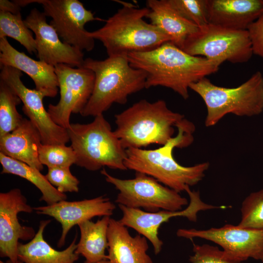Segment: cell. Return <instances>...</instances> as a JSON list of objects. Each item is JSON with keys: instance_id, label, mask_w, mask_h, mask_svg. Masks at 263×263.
I'll return each instance as SVG.
<instances>
[{"instance_id": "cell-1", "label": "cell", "mask_w": 263, "mask_h": 263, "mask_svg": "<svg viewBox=\"0 0 263 263\" xmlns=\"http://www.w3.org/2000/svg\"><path fill=\"white\" fill-rule=\"evenodd\" d=\"M131 66L147 74L145 88L170 89L186 100L192 83L216 72L219 66L207 58L190 55L170 41L153 50L127 55Z\"/></svg>"}, {"instance_id": "cell-2", "label": "cell", "mask_w": 263, "mask_h": 263, "mask_svg": "<svg viewBox=\"0 0 263 263\" xmlns=\"http://www.w3.org/2000/svg\"><path fill=\"white\" fill-rule=\"evenodd\" d=\"M122 4L102 27L87 33L102 43L108 56L147 52L171 41L168 35L143 19L150 12L149 8H139L125 2Z\"/></svg>"}, {"instance_id": "cell-3", "label": "cell", "mask_w": 263, "mask_h": 263, "mask_svg": "<svg viewBox=\"0 0 263 263\" xmlns=\"http://www.w3.org/2000/svg\"><path fill=\"white\" fill-rule=\"evenodd\" d=\"M83 67L95 75L93 93L80 113L83 116L103 114L113 103L125 104L130 95L145 88L146 73L131 66L127 55L102 60L87 58Z\"/></svg>"}, {"instance_id": "cell-4", "label": "cell", "mask_w": 263, "mask_h": 263, "mask_svg": "<svg viewBox=\"0 0 263 263\" xmlns=\"http://www.w3.org/2000/svg\"><path fill=\"white\" fill-rule=\"evenodd\" d=\"M114 117V132L126 150L165 145L174 137L173 127L185 116L170 110L164 100L150 102L141 99Z\"/></svg>"}, {"instance_id": "cell-5", "label": "cell", "mask_w": 263, "mask_h": 263, "mask_svg": "<svg viewBox=\"0 0 263 263\" xmlns=\"http://www.w3.org/2000/svg\"><path fill=\"white\" fill-rule=\"evenodd\" d=\"M189 145V138L183 130L165 145L154 150L130 148L126 150L124 165L127 169L152 177L163 185L178 192L185 191L187 187L197 184L205 176L209 163L205 162L192 166L181 165L174 159L175 148Z\"/></svg>"}, {"instance_id": "cell-6", "label": "cell", "mask_w": 263, "mask_h": 263, "mask_svg": "<svg viewBox=\"0 0 263 263\" xmlns=\"http://www.w3.org/2000/svg\"><path fill=\"white\" fill-rule=\"evenodd\" d=\"M67 131L78 166L90 171L104 167L127 170L124 165L126 149L103 114L94 117L89 123H71Z\"/></svg>"}, {"instance_id": "cell-7", "label": "cell", "mask_w": 263, "mask_h": 263, "mask_svg": "<svg viewBox=\"0 0 263 263\" xmlns=\"http://www.w3.org/2000/svg\"><path fill=\"white\" fill-rule=\"evenodd\" d=\"M189 89L199 95L206 105L207 127L215 126L229 113L250 117L263 112V75L260 71L236 87L217 86L206 77L190 84Z\"/></svg>"}, {"instance_id": "cell-8", "label": "cell", "mask_w": 263, "mask_h": 263, "mask_svg": "<svg viewBox=\"0 0 263 263\" xmlns=\"http://www.w3.org/2000/svg\"><path fill=\"white\" fill-rule=\"evenodd\" d=\"M186 53L202 56L219 66L225 61L242 63L253 54L247 30H236L208 23L188 36L182 48Z\"/></svg>"}, {"instance_id": "cell-9", "label": "cell", "mask_w": 263, "mask_h": 263, "mask_svg": "<svg viewBox=\"0 0 263 263\" xmlns=\"http://www.w3.org/2000/svg\"><path fill=\"white\" fill-rule=\"evenodd\" d=\"M101 173L106 181L119 191L115 203L130 208H143L155 212L160 210L180 211L188 204V199L157 180L136 172L134 178L121 179L109 174L105 168Z\"/></svg>"}, {"instance_id": "cell-10", "label": "cell", "mask_w": 263, "mask_h": 263, "mask_svg": "<svg viewBox=\"0 0 263 263\" xmlns=\"http://www.w3.org/2000/svg\"><path fill=\"white\" fill-rule=\"evenodd\" d=\"M20 3L22 7L32 3L41 4L44 14L52 19L50 24L64 42L81 51L94 49V39L88 36L84 26L90 21L104 20L94 17L79 0H21Z\"/></svg>"}, {"instance_id": "cell-11", "label": "cell", "mask_w": 263, "mask_h": 263, "mask_svg": "<svg viewBox=\"0 0 263 263\" xmlns=\"http://www.w3.org/2000/svg\"><path fill=\"white\" fill-rule=\"evenodd\" d=\"M58 81L60 98L56 105L50 104L47 111L53 121L67 129L72 113H81L93 91L95 75L84 67L74 68L59 64L55 66Z\"/></svg>"}, {"instance_id": "cell-12", "label": "cell", "mask_w": 263, "mask_h": 263, "mask_svg": "<svg viewBox=\"0 0 263 263\" xmlns=\"http://www.w3.org/2000/svg\"><path fill=\"white\" fill-rule=\"evenodd\" d=\"M176 235L189 239L199 238L219 245L230 258L244 262L249 258L263 263V230L231 224L207 229L180 228Z\"/></svg>"}, {"instance_id": "cell-13", "label": "cell", "mask_w": 263, "mask_h": 263, "mask_svg": "<svg viewBox=\"0 0 263 263\" xmlns=\"http://www.w3.org/2000/svg\"><path fill=\"white\" fill-rule=\"evenodd\" d=\"M185 191L188 193L190 199L188 206L185 209L150 212L140 208H130L118 205L122 212V216L119 221L148 239L153 246L155 254L157 255L161 251L163 245L162 241L158 237V230L162 224L169 222L172 217L178 216L184 217L190 222H196L197 213L201 211L225 207L205 203L201 199L199 191L191 190L189 187H187Z\"/></svg>"}, {"instance_id": "cell-14", "label": "cell", "mask_w": 263, "mask_h": 263, "mask_svg": "<svg viewBox=\"0 0 263 263\" xmlns=\"http://www.w3.org/2000/svg\"><path fill=\"white\" fill-rule=\"evenodd\" d=\"M22 72L15 68L0 66V79L9 85L23 103L22 111L38 131L43 144H64L70 141L67 129L56 124L44 107L45 96L40 92L26 87Z\"/></svg>"}, {"instance_id": "cell-15", "label": "cell", "mask_w": 263, "mask_h": 263, "mask_svg": "<svg viewBox=\"0 0 263 263\" xmlns=\"http://www.w3.org/2000/svg\"><path fill=\"white\" fill-rule=\"evenodd\" d=\"M33 210L20 189L0 193V256L8 258L11 263L19 261V240H31L36 235L33 227L20 224L18 214L30 213Z\"/></svg>"}, {"instance_id": "cell-16", "label": "cell", "mask_w": 263, "mask_h": 263, "mask_svg": "<svg viewBox=\"0 0 263 263\" xmlns=\"http://www.w3.org/2000/svg\"><path fill=\"white\" fill-rule=\"evenodd\" d=\"M46 17L34 8L24 20L35 34L39 60L54 66L64 64L74 68L83 67L85 59L82 51L62 41L54 28L47 22Z\"/></svg>"}, {"instance_id": "cell-17", "label": "cell", "mask_w": 263, "mask_h": 263, "mask_svg": "<svg viewBox=\"0 0 263 263\" xmlns=\"http://www.w3.org/2000/svg\"><path fill=\"white\" fill-rule=\"evenodd\" d=\"M116 207L110 199L100 196L77 201L63 200L45 206L33 207L38 214L49 216L59 222L62 233L57 243L58 247L65 243L66 236L75 225L94 217L111 216Z\"/></svg>"}, {"instance_id": "cell-18", "label": "cell", "mask_w": 263, "mask_h": 263, "mask_svg": "<svg viewBox=\"0 0 263 263\" xmlns=\"http://www.w3.org/2000/svg\"><path fill=\"white\" fill-rule=\"evenodd\" d=\"M10 66L26 74L34 81L36 89L45 97L57 94L58 81L55 66L36 60L14 48L6 38H0V66Z\"/></svg>"}, {"instance_id": "cell-19", "label": "cell", "mask_w": 263, "mask_h": 263, "mask_svg": "<svg viewBox=\"0 0 263 263\" xmlns=\"http://www.w3.org/2000/svg\"><path fill=\"white\" fill-rule=\"evenodd\" d=\"M209 23L246 30L263 15V0H208Z\"/></svg>"}, {"instance_id": "cell-20", "label": "cell", "mask_w": 263, "mask_h": 263, "mask_svg": "<svg viewBox=\"0 0 263 263\" xmlns=\"http://www.w3.org/2000/svg\"><path fill=\"white\" fill-rule=\"evenodd\" d=\"M107 238V259L111 263H153L147 254V239L139 234L132 236L119 220L111 218Z\"/></svg>"}, {"instance_id": "cell-21", "label": "cell", "mask_w": 263, "mask_h": 263, "mask_svg": "<svg viewBox=\"0 0 263 263\" xmlns=\"http://www.w3.org/2000/svg\"><path fill=\"white\" fill-rule=\"evenodd\" d=\"M41 144L38 129L29 119L23 118L16 129L0 138V152L41 171L43 165L38 154Z\"/></svg>"}, {"instance_id": "cell-22", "label": "cell", "mask_w": 263, "mask_h": 263, "mask_svg": "<svg viewBox=\"0 0 263 263\" xmlns=\"http://www.w3.org/2000/svg\"><path fill=\"white\" fill-rule=\"evenodd\" d=\"M50 220L41 221L34 237L26 244L19 243L18 259L23 263H75L79 255L76 248L77 233L70 244L58 251L53 248L44 239L43 232Z\"/></svg>"}, {"instance_id": "cell-23", "label": "cell", "mask_w": 263, "mask_h": 263, "mask_svg": "<svg viewBox=\"0 0 263 263\" xmlns=\"http://www.w3.org/2000/svg\"><path fill=\"white\" fill-rule=\"evenodd\" d=\"M150 12L146 18L151 24L168 35L174 45L182 49L190 35L196 32L199 27L183 18L171 6L168 0H148Z\"/></svg>"}, {"instance_id": "cell-24", "label": "cell", "mask_w": 263, "mask_h": 263, "mask_svg": "<svg viewBox=\"0 0 263 263\" xmlns=\"http://www.w3.org/2000/svg\"><path fill=\"white\" fill-rule=\"evenodd\" d=\"M110 219V216H104L95 222L87 220L77 225L80 236L75 252L85 258L84 263L108 260L105 250L108 247L107 231Z\"/></svg>"}, {"instance_id": "cell-25", "label": "cell", "mask_w": 263, "mask_h": 263, "mask_svg": "<svg viewBox=\"0 0 263 263\" xmlns=\"http://www.w3.org/2000/svg\"><path fill=\"white\" fill-rule=\"evenodd\" d=\"M1 174H11L23 178L35 186L41 192L40 201L47 205L66 200L67 196L52 185L40 171L27 164L10 158L0 152Z\"/></svg>"}, {"instance_id": "cell-26", "label": "cell", "mask_w": 263, "mask_h": 263, "mask_svg": "<svg viewBox=\"0 0 263 263\" xmlns=\"http://www.w3.org/2000/svg\"><path fill=\"white\" fill-rule=\"evenodd\" d=\"M21 102L14 90L0 79V138L16 129L23 119L17 109Z\"/></svg>"}, {"instance_id": "cell-27", "label": "cell", "mask_w": 263, "mask_h": 263, "mask_svg": "<svg viewBox=\"0 0 263 263\" xmlns=\"http://www.w3.org/2000/svg\"><path fill=\"white\" fill-rule=\"evenodd\" d=\"M10 37L19 42L30 54L37 53L32 31L25 24L21 13L0 11V38Z\"/></svg>"}, {"instance_id": "cell-28", "label": "cell", "mask_w": 263, "mask_h": 263, "mask_svg": "<svg viewBox=\"0 0 263 263\" xmlns=\"http://www.w3.org/2000/svg\"><path fill=\"white\" fill-rule=\"evenodd\" d=\"M39 159L49 168H70L76 162L75 152L70 146L64 144H41L38 150Z\"/></svg>"}, {"instance_id": "cell-29", "label": "cell", "mask_w": 263, "mask_h": 263, "mask_svg": "<svg viewBox=\"0 0 263 263\" xmlns=\"http://www.w3.org/2000/svg\"><path fill=\"white\" fill-rule=\"evenodd\" d=\"M239 226L263 230V188L249 194L241 207Z\"/></svg>"}, {"instance_id": "cell-30", "label": "cell", "mask_w": 263, "mask_h": 263, "mask_svg": "<svg viewBox=\"0 0 263 263\" xmlns=\"http://www.w3.org/2000/svg\"><path fill=\"white\" fill-rule=\"evenodd\" d=\"M183 18L198 27L208 22V0H168Z\"/></svg>"}, {"instance_id": "cell-31", "label": "cell", "mask_w": 263, "mask_h": 263, "mask_svg": "<svg viewBox=\"0 0 263 263\" xmlns=\"http://www.w3.org/2000/svg\"><path fill=\"white\" fill-rule=\"evenodd\" d=\"M193 255L189 257L191 263H244L228 256L217 246L208 244H193Z\"/></svg>"}, {"instance_id": "cell-32", "label": "cell", "mask_w": 263, "mask_h": 263, "mask_svg": "<svg viewBox=\"0 0 263 263\" xmlns=\"http://www.w3.org/2000/svg\"><path fill=\"white\" fill-rule=\"evenodd\" d=\"M45 177L58 191L77 192L79 181L71 173L70 168H49Z\"/></svg>"}, {"instance_id": "cell-33", "label": "cell", "mask_w": 263, "mask_h": 263, "mask_svg": "<svg viewBox=\"0 0 263 263\" xmlns=\"http://www.w3.org/2000/svg\"><path fill=\"white\" fill-rule=\"evenodd\" d=\"M253 55L263 60V15L251 23L247 30Z\"/></svg>"}, {"instance_id": "cell-34", "label": "cell", "mask_w": 263, "mask_h": 263, "mask_svg": "<svg viewBox=\"0 0 263 263\" xmlns=\"http://www.w3.org/2000/svg\"><path fill=\"white\" fill-rule=\"evenodd\" d=\"M20 9L21 7L14 0L12 1L8 0H0V11L9 12L16 15L20 13Z\"/></svg>"}, {"instance_id": "cell-35", "label": "cell", "mask_w": 263, "mask_h": 263, "mask_svg": "<svg viewBox=\"0 0 263 263\" xmlns=\"http://www.w3.org/2000/svg\"><path fill=\"white\" fill-rule=\"evenodd\" d=\"M96 263H111V262L108 260H104Z\"/></svg>"}, {"instance_id": "cell-36", "label": "cell", "mask_w": 263, "mask_h": 263, "mask_svg": "<svg viewBox=\"0 0 263 263\" xmlns=\"http://www.w3.org/2000/svg\"><path fill=\"white\" fill-rule=\"evenodd\" d=\"M0 263H11L9 261H8V262L7 263H4L3 261H0Z\"/></svg>"}, {"instance_id": "cell-37", "label": "cell", "mask_w": 263, "mask_h": 263, "mask_svg": "<svg viewBox=\"0 0 263 263\" xmlns=\"http://www.w3.org/2000/svg\"><path fill=\"white\" fill-rule=\"evenodd\" d=\"M18 263H23L19 261Z\"/></svg>"}]
</instances>
